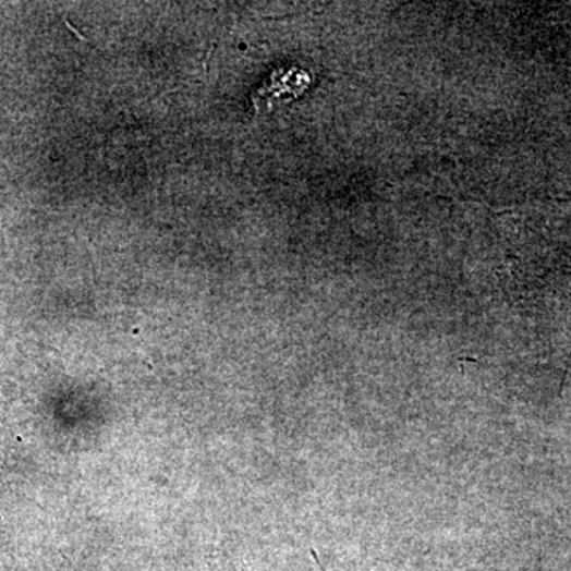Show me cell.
<instances>
[{"mask_svg": "<svg viewBox=\"0 0 571 571\" xmlns=\"http://www.w3.org/2000/svg\"><path fill=\"white\" fill-rule=\"evenodd\" d=\"M309 83L312 78L302 69H278L271 73L270 78L264 82L259 89L253 93L256 113H268L275 107L297 99L308 89Z\"/></svg>", "mask_w": 571, "mask_h": 571, "instance_id": "1", "label": "cell"}]
</instances>
